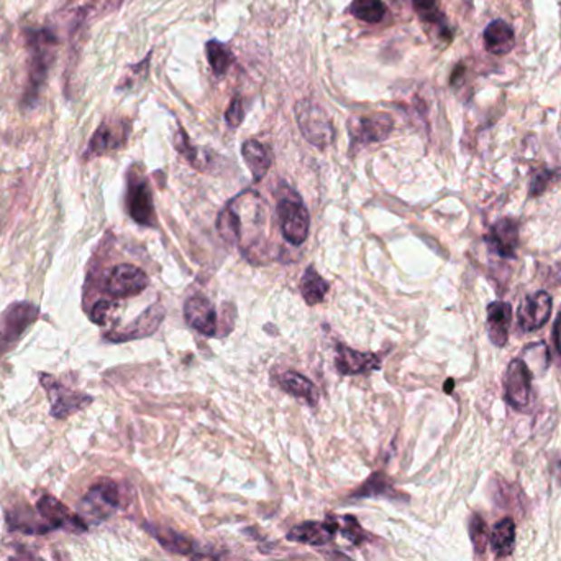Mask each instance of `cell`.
<instances>
[{
    "instance_id": "484cf974",
    "label": "cell",
    "mask_w": 561,
    "mask_h": 561,
    "mask_svg": "<svg viewBox=\"0 0 561 561\" xmlns=\"http://www.w3.org/2000/svg\"><path fill=\"white\" fill-rule=\"evenodd\" d=\"M217 228L220 236L224 237L225 242L228 244H235L240 241V234H242V220L238 216V212L232 208V206H227L220 216H218V222H217Z\"/></svg>"
},
{
    "instance_id": "4316f807",
    "label": "cell",
    "mask_w": 561,
    "mask_h": 561,
    "mask_svg": "<svg viewBox=\"0 0 561 561\" xmlns=\"http://www.w3.org/2000/svg\"><path fill=\"white\" fill-rule=\"evenodd\" d=\"M208 60L210 63V68L214 71L216 76H224L225 73L230 68V64L234 62V56L232 52L228 50V46L216 42V40H210L208 46Z\"/></svg>"
},
{
    "instance_id": "d4e9b609",
    "label": "cell",
    "mask_w": 561,
    "mask_h": 561,
    "mask_svg": "<svg viewBox=\"0 0 561 561\" xmlns=\"http://www.w3.org/2000/svg\"><path fill=\"white\" fill-rule=\"evenodd\" d=\"M386 10L381 0H353L348 12L366 24H380L386 15Z\"/></svg>"
},
{
    "instance_id": "1f68e13d",
    "label": "cell",
    "mask_w": 561,
    "mask_h": 561,
    "mask_svg": "<svg viewBox=\"0 0 561 561\" xmlns=\"http://www.w3.org/2000/svg\"><path fill=\"white\" fill-rule=\"evenodd\" d=\"M343 536L354 545H360L366 540V534L363 532L362 527L356 522V518L343 517V527H342Z\"/></svg>"
},
{
    "instance_id": "cb8c5ba5",
    "label": "cell",
    "mask_w": 561,
    "mask_h": 561,
    "mask_svg": "<svg viewBox=\"0 0 561 561\" xmlns=\"http://www.w3.org/2000/svg\"><path fill=\"white\" fill-rule=\"evenodd\" d=\"M301 293H303V299L305 300L307 305H319L325 299L327 295L328 283L320 277L317 271L314 267H309L305 272H304L303 279H301Z\"/></svg>"
},
{
    "instance_id": "8fae6325",
    "label": "cell",
    "mask_w": 561,
    "mask_h": 561,
    "mask_svg": "<svg viewBox=\"0 0 561 561\" xmlns=\"http://www.w3.org/2000/svg\"><path fill=\"white\" fill-rule=\"evenodd\" d=\"M130 135V123L127 121H105L99 125L87 147L86 158L105 155L112 150L121 149Z\"/></svg>"
},
{
    "instance_id": "7a4b0ae2",
    "label": "cell",
    "mask_w": 561,
    "mask_h": 561,
    "mask_svg": "<svg viewBox=\"0 0 561 561\" xmlns=\"http://www.w3.org/2000/svg\"><path fill=\"white\" fill-rule=\"evenodd\" d=\"M56 36L48 30H38L28 34V48L32 53L30 60V74H28V89L26 99H35L36 94L46 81L48 71L52 68L56 52Z\"/></svg>"
},
{
    "instance_id": "d6a6232c",
    "label": "cell",
    "mask_w": 561,
    "mask_h": 561,
    "mask_svg": "<svg viewBox=\"0 0 561 561\" xmlns=\"http://www.w3.org/2000/svg\"><path fill=\"white\" fill-rule=\"evenodd\" d=\"M243 119H245V109H243L242 99L240 96H235L225 113V121L235 129L243 123Z\"/></svg>"
},
{
    "instance_id": "52a82bcc",
    "label": "cell",
    "mask_w": 561,
    "mask_h": 561,
    "mask_svg": "<svg viewBox=\"0 0 561 561\" xmlns=\"http://www.w3.org/2000/svg\"><path fill=\"white\" fill-rule=\"evenodd\" d=\"M148 283H150V279L140 267H135L131 263H121L113 267L112 272L109 273L107 281H105V290L115 299H129V297L140 295L143 290L147 289Z\"/></svg>"
},
{
    "instance_id": "9c48e42d",
    "label": "cell",
    "mask_w": 561,
    "mask_h": 561,
    "mask_svg": "<svg viewBox=\"0 0 561 561\" xmlns=\"http://www.w3.org/2000/svg\"><path fill=\"white\" fill-rule=\"evenodd\" d=\"M504 387L510 407L516 410H526L532 395V372L524 360L514 359L510 362L506 370Z\"/></svg>"
},
{
    "instance_id": "4dcf8cb0",
    "label": "cell",
    "mask_w": 561,
    "mask_h": 561,
    "mask_svg": "<svg viewBox=\"0 0 561 561\" xmlns=\"http://www.w3.org/2000/svg\"><path fill=\"white\" fill-rule=\"evenodd\" d=\"M469 536H471V542H473L476 553L486 552V546H488V542H489V536H491V534H489V530H488L486 522H484L483 518L479 517V516H473V517H471V522H469Z\"/></svg>"
},
{
    "instance_id": "f1b7e54d",
    "label": "cell",
    "mask_w": 561,
    "mask_h": 561,
    "mask_svg": "<svg viewBox=\"0 0 561 561\" xmlns=\"http://www.w3.org/2000/svg\"><path fill=\"white\" fill-rule=\"evenodd\" d=\"M174 149L178 150L188 162H190L192 167L198 170L204 168V160H200L199 150L190 143L189 137L182 127H179L178 133L174 135Z\"/></svg>"
},
{
    "instance_id": "e0dca14e",
    "label": "cell",
    "mask_w": 561,
    "mask_h": 561,
    "mask_svg": "<svg viewBox=\"0 0 561 561\" xmlns=\"http://www.w3.org/2000/svg\"><path fill=\"white\" fill-rule=\"evenodd\" d=\"M184 318L188 325L196 331L206 336H216L217 311L216 307L204 297H192L184 305Z\"/></svg>"
},
{
    "instance_id": "2e32d148",
    "label": "cell",
    "mask_w": 561,
    "mask_h": 561,
    "mask_svg": "<svg viewBox=\"0 0 561 561\" xmlns=\"http://www.w3.org/2000/svg\"><path fill=\"white\" fill-rule=\"evenodd\" d=\"M340 526L335 518H327L325 522H304L301 526L294 527L287 534V540L297 544L322 546L332 542Z\"/></svg>"
},
{
    "instance_id": "3957f363",
    "label": "cell",
    "mask_w": 561,
    "mask_h": 561,
    "mask_svg": "<svg viewBox=\"0 0 561 561\" xmlns=\"http://www.w3.org/2000/svg\"><path fill=\"white\" fill-rule=\"evenodd\" d=\"M121 506L119 486L113 481H101L91 487L79 504V516L86 524H101L115 514Z\"/></svg>"
},
{
    "instance_id": "4fadbf2b",
    "label": "cell",
    "mask_w": 561,
    "mask_h": 561,
    "mask_svg": "<svg viewBox=\"0 0 561 561\" xmlns=\"http://www.w3.org/2000/svg\"><path fill=\"white\" fill-rule=\"evenodd\" d=\"M553 300L546 291L528 295L518 308V325L524 331H537L546 325L552 315Z\"/></svg>"
},
{
    "instance_id": "8992f818",
    "label": "cell",
    "mask_w": 561,
    "mask_h": 561,
    "mask_svg": "<svg viewBox=\"0 0 561 561\" xmlns=\"http://www.w3.org/2000/svg\"><path fill=\"white\" fill-rule=\"evenodd\" d=\"M394 121L386 113H372L368 115H354L348 121V132L352 147L363 149L370 143H378L388 139L392 132Z\"/></svg>"
},
{
    "instance_id": "e575fe53",
    "label": "cell",
    "mask_w": 561,
    "mask_h": 561,
    "mask_svg": "<svg viewBox=\"0 0 561 561\" xmlns=\"http://www.w3.org/2000/svg\"><path fill=\"white\" fill-rule=\"evenodd\" d=\"M115 308V303L111 300H102L99 303H95L92 311H91V320L97 325H105L109 321V318L112 315V310Z\"/></svg>"
},
{
    "instance_id": "f546056e",
    "label": "cell",
    "mask_w": 561,
    "mask_h": 561,
    "mask_svg": "<svg viewBox=\"0 0 561 561\" xmlns=\"http://www.w3.org/2000/svg\"><path fill=\"white\" fill-rule=\"evenodd\" d=\"M412 5L423 22L433 24V25L443 24V17L439 9V0H412Z\"/></svg>"
},
{
    "instance_id": "6da1fadb",
    "label": "cell",
    "mask_w": 561,
    "mask_h": 561,
    "mask_svg": "<svg viewBox=\"0 0 561 561\" xmlns=\"http://www.w3.org/2000/svg\"><path fill=\"white\" fill-rule=\"evenodd\" d=\"M294 111L305 141L322 150L328 149L334 143L335 129L324 105L315 103L314 99H301Z\"/></svg>"
},
{
    "instance_id": "7402d4cb",
    "label": "cell",
    "mask_w": 561,
    "mask_h": 561,
    "mask_svg": "<svg viewBox=\"0 0 561 561\" xmlns=\"http://www.w3.org/2000/svg\"><path fill=\"white\" fill-rule=\"evenodd\" d=\"M279 386L287 394L293 395L295 399H303L312 407L319 402L320 395L317 387L314 386V382H311L309 379L304 378V376L297 374V372H285V374H283L279 378Z\"/></svg>"
},
{
    "instance_id": "836d02e7",
    "label": "cell",
    "mask_w": 561,
    "mask_h": 561,
    "mask_svg": "<svg viewBox=\"0 0 561 561\" xmlns=\"http://www.w3.org/2000/svg\"><path fill=\"white\" fill-rule=\"evenodd\" d=\"M556 175V172L552 170H544V172H537L530 184V196H540L545 190L552 183L553 176Z\"/></svg>"
},
{
    "instance_id": "83f0119b",
    "label": "cell",
    "mask_w": 561,
    "mask_h": 561,
    "mask_svg": "<svg viewBox=\"0 0 561 561\" xmlns=\"http://www.w3.org/2000/svg\"><path fill=\"white\" fill-rule=\"evenodd\" d=\"M158 542L166 546L169 552L179 553V555H192L194 545L189 538L176 534L173 530H153Z\"/></svg>"
},
{
    "instance_id": "5b68a950",
    "label": "cell",
    "mask_w": 561,
    "mask_h": 561,
    "mask_svg": "<svg viewBox=\"0 0 561 561\" xmlns=\"http://www.w3.org/2000/svg\"><path fill=\"white\" fill-rule=\"evenodd\" d=\"M277 216L281 222V232L289 244L301 246L307 241L311 218L309 211L297 196L281 198L277 202Z\"/></svg>"
},
{
    "instance_id": "ac0fdd59",
    "label": "cell",
    "mask_w": 561,
    "mask_h": 561,
    "mask_svg": "<svg viewBox=\"0 0 561 561\" xmlns=\"http://www.w3.org/2000/svg\"><path fill=\"white\" fill-rule=\"evenodd\" d=\"M492 252L504 259H512L518 246V224L510 218L499 220L486 237Z\"/></svg>"
},
{
    "instance_id": "ffe728a7",
    "label": "cell",
    "mask_w": 561,
    "mask_h": 561,
    "mask_svg": "<svg viewBox=\"0 0 561 561\" xmlns=\"http://www.w3.org/2000/svg\"><path fill=\"white\" fill-rule=\"evenodd\" d=\"M484 48L496 56L510 53L516 44V35L512 26L504 20H492L484 30Z\"/></svg>"
},
{
    "instance_id": "d6986e66",
    "label": "cell",
    "mask_w": 561,
    "mask_h": 561,
    "mask_svg": "<svg viewBox=\"0 0 561 561\" xmlns=\"http://www.w3.org/2000/svg\"><path fill=\"white\" fill-rule=\"evenodd\" d=\"M512 307L506 301H494L488 307V334L494 346L502 348L509 340Z\"/></svg>"
},
{
    "instance_id": "7c38bea8",
    "label": "cell",
    "mask_w": 561,
    "mask_h": 561,
    "mask_svg": "<svg viewBox=\"0 0 561 561\" xmlns=\"http://www.w3.org/2000/svg\"><path fill=\"white\" fill-rule=\"evenodd\" d=\"M38 516L44 518L52 530L66 528L71 532H86L87 524L79 514L71 512L61 500L54 499L52 496H44L36 504Z\"/></svg>"
},
{
    "instance_id": "44dd1931",
    "label": "cell",
    "mask_w": 561,
    "mask_h": 561,
    "mask_svg": "<svg viewBox=\"0 0 561 561\" xmlns=\"http://www.w3.org/2000/svg\"><path fill=\"white\" fill-rule=\"evenodd\" d=\"M242 155L245 158L247 167L250 168L251 175L256 182L263 180L273 165L271 150L266 145L259 143L258 141L245 142L242 147Z\"/></svg>"
},
{
    "instance_id": "d590c367",
    "label": "cell",
    "mask_w": 561,
    "mask_h": 561,
    "mask_svg": "<svg viewBox=\"0 0 561 561\" xmlns=\"http://www.w3.org/2000/svg\"><path fill=\"white\" fill-rule=\"evenodd\" d=\"M150 60H151V54L147 56V60H145V62L140 63L139 66H131V71H133V73H137V76H139V73H141V71H148V63H150ZM133 84H135V76H133V78L121 79V88H131Z\"/></svg>"
},
{
    "instance_id": "277c9868",
    "label": "cell",
    "mask_w": 561,
    "mask_h": 561,
    "mask_svg": "<svg viewBox=\"0 0 561 561\" xmlns=\"http://www.w3.org/2000/svg\"><path fill=\"white\" fill-rule=\"evenodd\" d=\"M40 310L30 301L12 303L0 316V354L9 352L26 330L34 325Z\"/></svg>"
},
{
    "instance_id": "5bb4252c",
    "label": "cell",
    "mask_w": 561,
    "mask_h": 561,
    "mask_svg": "<svg viewBox=\"0 0 561 561\" xmlns=\"http://www.w3.org/2000/svg\"><path fill=\"white\" fill-rule=\"evenodd\" d=\"M163 318L164 308L161 307L160 303H156L153 307L147 308V310H145L131 325L127 326L125 330L107 334V340L121 342L130 341V340H140V338H147L150 334L155 333L160 323L163 321Z\"/></svg>"
},
{
    "instance_id": "30bf717a",
    "label": "cell",
    "mask_w": 561,
    "mask_h": 561,
    "mask_svg": "<svg viewBox=\"0 0 561 561\" xmlns=\"http://www.w3.org/2000/svg\"><path fill=\"white\" fill-rule=\"evenodd\" d=\"M127 206L130 216L141 226H155V204L150 184L143 176L131 173L129 180Z\"/></svg>"
},
{
    "instance_id": "8d00e7d4",
    "label": "cell",
    "mask_w": 561,
    "mask_h": 561,
    "mask_svg": "<svg viewBox=\"0 0 561 561\" xmlns=\"http://www.w3.org/2000/svg\"><path fill=\"white\" fill-rule=\"evenodd\" d=\"M553 344H555V352L560 356L561 359V310L553 326Z\"/></svg>"
},
{
    "instance_id": "603a6c76",
    "label": "cell",
    "mask_w": 561,
    "mask_h": 561,
    "mask_svg": "<svg viewBox=\"0 0 561 561\" xmlns=\"http://www.w3.org/2000/svg\"><path fill=\"white\" fill-rule=\"evenodd\" d=\"M489 542H491L492 552L496 556H499V558L509 556L514 550V545H516V524H514V520L508 517L498 522L496 527L492 528Z\"/></svg>"
},
{
    "instance_id": "ba28073f",
    "label": "cell",
    "mask_w": 561,
    "mask_h": 561,
    "mask_svg": "<svg viewBox=\"0 0 561 561\" xmlns=\"http://www.w3.org/2000/svg\"><path fill=\"white\" fill-rule=\"evenodd\" d=\"M42 384L48 390L50 400H52V415L54 418H68L73 413L79 412L86 408L87 405L92 402V397L71 390L68 387L63 386L54 378L44 376Z\"/></svg>"
},
{
    "instance_id": "9a60e30c",
    "label": "cell",
    "mask_w": 561,
    "mask_h": 561,
    "mask_svg": "<svg viewBox=\"0 0 561 561\" xmlns=\"http://www.w3.org/2000/svg\"><path fill=\"white\" fill-rule=\"evenodd\" d=\"M381 360L372 352L354 351L348 346L338 344L335 366L343 376H356V374H370L380 369Z\"/></svg>"
}]
</instances>
